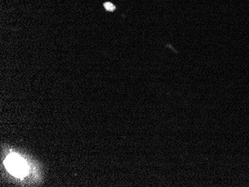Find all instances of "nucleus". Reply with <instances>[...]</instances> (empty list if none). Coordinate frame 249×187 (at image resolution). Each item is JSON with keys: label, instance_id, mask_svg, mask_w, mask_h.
Wrapping results in <instances>:
<instances>
[{"label": "nucleus", "instance_id": "1", "mask_svg": "<svg viewBox=\"0 0 249 187\" xmlns=\"http://www.w3.org/2000/svg\"><path fill=\"white\" fill-rule=\"evenodd\" d=\"M5 167L12 175L22 178L28 172V166L20 156L16 153H11L5 160Z\"/></svg>", "mask_w": 249, "mask_h": 187}, {"label": "nucleus", "instance_id": "2", "mask_svg": "<svg viewBox=\"0 0 249 187\" xmlns=\"http://www.w3.org/2000/svg\"><path fill=\"white\" fill-rule=\"evenodd\" d=\"M104 7L108 12H114V10H115V6L113 4L110 3V2H106V3H104Z\"/></svg>", "mask_w": 249, "mask_h": 187}]
</instances>
